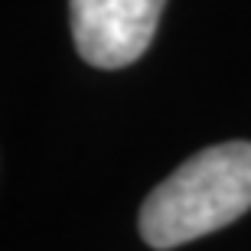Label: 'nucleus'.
<instances>
[{
    "instance_id": "f257e3e1",
    "label": "nucleus",
    "mask_w": 251,
    "mask_h": 251,
    "mask_svg": "<svg viewBox=\"0 0 251 251\" xmlns=\"http://www.w3.org/2000/svg\"><path fill=\"white\" fill-rule=\"evenodd\" d=\"M251 209V144L228 140L179 163L140 205V235L150 248L219 232Z\"/></svg>"
},
{
    "instance_id": "f03ea898",
    "label": "nucleus",
    "mask_w": 251,
    "mask_h": 251,
    "mask_svg": "<svg viewBox=\"0 0 251 251\" xmlns=\"http://www.w3.org/2000/svg\"><path fill=\"white\" fill-rule=\"evenodd\" d=\"M167 0H69L72 39L95 69H124L153 43Z\"/></svg>"
}]
</instances>
